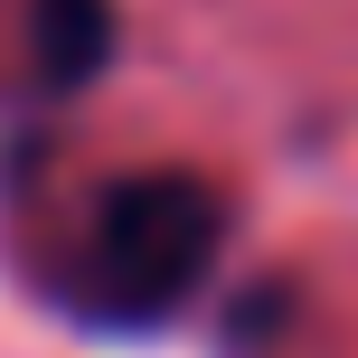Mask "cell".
Returning <instances> with one entry per match:
<instances>
[{"mask_svg": "<svg viewBox=\"0 0 358 358\" xmlns=\"http://www.w3.org/2000/svg\"><path fill=\"white\" fill-rule=\"evenodd\" d=\"M227 264V189L198 170H123L85 198L66 264L48 273L57 311L76 330H170Z\"/></svg>", "mask_w": 358, "mask_h": 358, "instance_id": "cell-1", "label": "cell"}, {"mask_svg": "<svg viewBox=\"0 0 358 358\" xmlns=\"http://www.w3.org/2000/svg\"><path fill=\"white\" fill-rule=\"evenodd\" d=\"M113 0H29V66L48 94H85L113 66Z\"/></svg>", "mask_w": 358, "mask_h": 358, "instance_id": "cell-2", "label": "cell"}]
</instances>
